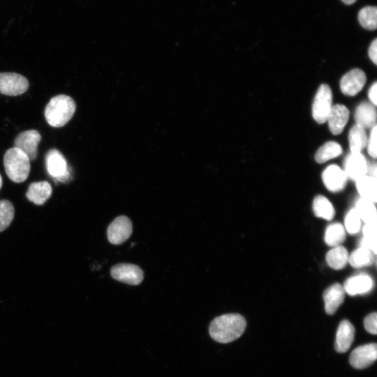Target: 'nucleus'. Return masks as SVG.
I'll return each instance as SVG.
<instances>
[{"label": "nucleus", "mask_w": 377, "mask_h": 377, "mask_svg": "<svg viewBox=\"0 0 377 377\" xmlns=\"http://www.w3.org/2000/svg\"><path fill=\"white\" fill-rule=\"evenodd\" d=\"M364 325L365 330L372 334H376L377 332V314L373 312L365 317L364 320Z\"/></svg>", "instance_id": "obj_32"}, {"label": "nucleus", "mask_w": 377, "mask_h": 377, "mask_svg": "<svg viewBox=\"0 0 377 377\" xmlns=\"http://www.w3.org/2000/svg\"><path fill=\"white\" fill-rule=\"evenodd\" d=\"M312 208L315 216L325 220H332L335 214L332 204L323 195H319L314 198Z\"/></svg>", "instance_id": "obj_23"}, {"label": "nucleus", "mask_w": 377, "mask_h": 377, "mask_svg": "<svg viewBox=\"0 0 377 377\" xmlns=\"http://www.w3.org/2000/svg\"><path fill=\"white\" fill-rule=\"evenodd\" d=\"M355 337V327L348 320H343L338 327L336 339L335 350L338 353H345L350 347Z\"/></svg>", "instance_id": "obj_17"}, {"label": "nucleus", "mask_w": 377, "mask_h": 377, "mask_svg": "<svg viewBox=\"0 0 377 377\" xmlns=\"http://www.w3.org/2000/svg\"><path fill=\"white\" fill-rule=\"evenodd\" d=\"M367 140L365 129L355 124L348 134L350 153H361V151L367 147Z\"/></svg>", "instance_id": "obj_21"}, {"label": "nucleus", "mask_w": 377, "mask_h": 377, "mask_svg": "<svg viewBox=\"0 0 377 377\" xmlns=\"http://www.w3.org/2000/svg\"><path fill=\"white\" fill-rule=\"evenodd\" d=\"M7 176L15 183L24 182L30 172V161L21 149L14 147L8 149L3 156Z\"/></svg>", "instance_id": "obj_3"}, {"label": "nucleus", "mask_w": 377, "mask_h": 377, "mask_svg": "<svg viewBox=\"0 0 377 377\" xmlns=\"http://www.w3.org/2000/svg\"><path fill=\"white\" fill-rule=\"evenodd\" d=\"M367 175L369 176L373 177L374 178H376L377 168H376V163L375 162L368 163Z\"/></svg>", "instance_id": "obj_36"}, {"label": "nucleus", "mask_w": 377, "mask_h": 377, "mask_svg": "<svg viewBox=\"0 0 377 377\" xmlns=\"http://www.w3.org/2000/svg\"><path fill=\"white\" fill-rule=\"evenodd\" d=\"M132 230V223L128 217L126 216H117L108 228V241L112 244H121L131 237Z\"/></svg>", "instance_id": "obj_8"}, {"label": "nucleus", "mask_w": 377, "mask_h": 377, "mask_svg": "<svg viewBox=\"0 0 377 377\" xmlns=\"http://www.w3.org/2000/svg\"><path fill=\"white\" fill-rule=\"evenodd\" d=\"M2 184H3L2 177H1V176L0 175V189H1V186H2Z\"/></svg>", "instance_id": "obj_38"}, {"label": "nucleus", "mask_w": 377, "mask_h": 377, "mask_svg": "<svg viewBox=\"0 0 377 377\" xmlns=\"http://www.w3.org/2000/svg\"><path fill=\"white\" fill-rule=\"evenodd\" d=\"M345 290L340 283H336L328 287L323 293L325 312L334 314L344 301Z\"/></svg>", "instance_id": "obj_14"}, {"label": "nucleus", "mask_w": 377, "mask_h": 377, "mask_svg": "<svg viewBox=\"0 0 377 377\" xmlns=\"http://www.w3.org/2000/svg\"><path fill=\"white\" fill-rule=\"evenodd\" d=\"M357 19L360 24L365 29L374 31L377 27V8L367 6L358 13Z\"/></svg>", "instance_id": "obj_28"}, {"label": "nucleus", "mask_w": 377, "mask_h": 377, "mask_svg": "<svg viewBox=\"0 0 377 377\" xmlns=\"http://www.w3.org/2000/svg\"><path fill=\"white\" fill-rule=\"evenodd\" d=\"M246 321L239 313H226L216 317L210 323L209 332L217 342L227 343L239 338L244 332Z\"/></svg>", "instance_id": "obj_1"}, {"label": "nucleus", "mask_w": 377, "mask_h": 377, "mask_svg": "<svg viewBox=\"0 0 377 377\" xmlns=\"http://www.w3.org/2000/svg\"><path fill=\"white\" fill-rule=\"evenodd\" d=\"M376 138H377V126L375 125L371 128L369 138L367 140V151L369 156H371L374 159L376 158L377 156V151H376Z\"/></svg>", "instance_id": "obj_31"}, {"label": "nucleus", "mask_w": 377, "mask_h": 377, "mask_svg": "<svg viewBox=\"0 0 377 377\" xmlns=\"http://www.w3.org/2000/svg\"><path fill=\"white\" fill-rule=\"evenodd\" d=\"M355 209L361 221H364L365 223L376 221L377 213L374 202L360 198L356 202Z\"/></svg>", "instance_id": "obj_25"}, {"label": "nucleus", "mask_w": 377, "mask_h": 377, "mask_svg": "<svg viewBox=\"0 0 377 377\" xmlns=\"http://www.w3.org/2000/svg\"><path fill=\"white\" fill-rule=\"evenodd\" d=\"M361 227V219L355 208L350 209L345 217V228L350 235L357 233Z\"/></svg>", "instance_id": "obj_30"}, {"label": "nucleus", "mask_w": 377, "mask_h": 377, "mask_svg": "<svg viewBox=\"0 0 377 377\" xmlns=\"http://www.w3.org/2000/svg\"><path fill=\"white\" fill-rule=\"evenodd\" d=\"M29 88V81L15 73H0V93L6 96H18Z\"/></svg>", "instance_id": "obj_6"}, {"label": "nucleus", "mask_w": 377, "mask_h": 377, "mask_svg": "<svg viewBox=\"0 0 377 377\" xmlns=\"http://www.w3.org/2000/svg\"><path fill=\"white\" fill-rule=\"evenodd\" d=\"M368 163L361 153H350L344 161V172L350 179L356 181L367 173Z\"/></svg>", "instance_id": "obj_12"}, {"label": "nucleus", "mask_w": 377, "mask_h": 377, "mask_svg": "<svg viewBox=\"0 0 377 377\" xmlns=\"http://www.w3.org/2000/svg\"><path fill=\"white\" fill-rule=\"evenodd\" d=\"M75 109V102L71 96L60 94L50 100L45 106L44 114L50 126L59 128L72 118Z\"/></svg>", "instance_id": "obj_2"}, {"label": "nucleus", "mask_w": 377, "mask_h": 377, "mask_svg": "<svg viewBox=\"0 0 377 377\" xmlns=\"http://www.w3.org/2000/svg\"><path fill=\"white\" fill-rule=\"evenodd\" d=\"M354 118L355 124L364 129L372 128L376 125V106L368 101L360 103L355 109Z\"/></svg>", "instance_id": "obj_18"}, {"label": "nucleus", "mask_w": 377, "mask_h": 377, "mask_svg": "<svg viewBox=\"0 0 377 377\" xmlns=\"http://www.w3.org/2000/svg\"><path fill=\"white\" fill-rule=\"evenodd\" d=\"M346 5H351L356 2L357 0H341Z\"/></svg>", "instance_id": "obj_37"}, {"label": "nucleus", "mask_w": 377, "mask_h": 377, "mask_svg": "<svg viewBox=\"0 0 377 377\" xmlns=\"http://www.w3.org/2000/svg\"><path fill=\"white\" fill-rule=\"evenodd\" d=\"M376 92H377V83L376 82H374L369 89L368 96H369L370 102L375 106L377 105Z\"/></svg>", "instance_id": "obj_35"}, {"label": "nucleus", "mask_w": 377, "mask_h": 377, "mask_svg": "<svg viewBox=\"0 0 377 377\" xmlns=\"http://www.w3.org/2000/svg\"><path fill=\"white\" fill-rule=\"evenodd\" d=\"M15 209L12 202L8 200H0V232L6 230L14 218Z\"/></svg>", "instance_id": "obj_29"}, {"label": "nucleus", "mask_w": 377, "mask_h": 377, "mask_svg": "<svg viewBox=\"0 0 377 377\" xmlns=\"http://www.w3.org/2000/svg\"><path fill=\"white\" fill-rule=\"evenodd\" d=\"M364 237L376 239L377 237V225L376 221L366 223L363 228Z\"/></svg>", "instance_id": "obj_33"}, {"label": "nucleus", "mask_w": 377, "mask_h": 377, "mask_svg": "<svg viewBox=\"0 0 377 377\" xmlns=\"http://www.w3.org/2000/svg\"><path fill=\"white\" fill-rule=\"evenodd\" d=\"M346 239L344 227L339 223L330 224L325 230L324 239L330 246H339Z\"/></svg>", "instance_id": "obj_26"}, {"label": "nucleus", "mask_w": 377, "mask_h": 377, "mask_svg": "<svg viewBox=\"0 0 377 377\" xmlns=\"http://www.w3.org/2000/svg\"><path fill=\"white\" fill-rule=\"evenodd\" d=\"M349 254L346 249L342 246H335L326 254L328 265L334 269H341L348 263Z\"/></svg>", "instance_id": "obj_22"}, {"label": "nucleus", "mask_w": 377, "mask_h": 377, "mask_svg": "<svg viewBox=\"0 0 377 377\" xmlns=\"http://www.w3.org/2000/svg\"><path fill=\"white\" fill-rule=\"evenodd\" d=\"M110 274L114 279L131 286L139 285L144 279L142 269L138 265L130 263H119L114 265L110 269Z\"/></svg>", "instance_id": "obj_7"}, {"label": "nucleus", "mask_w": 377, "mask_h": 377, "mask_svg": "<svg viewBox=\"0 0 377 377\" xmlns=\"http://www.w3.org/2000/svg\"><path fill=\"white\" fill-rule=\"evenodd\" d=\"M376 358L377 346L372 343L355 348L350 353L349 361L355 369H362L371 365Z\"/></svg>", "instance_id": "obj_9"}, {"label": "nucleus", "mask_w": 377, "mask_h": 377, "mask_svg": "<svg viewBox=\"0 0 377 377\" xmlns=\"http://www.w3.org/2000/svg\"><path fill=\"white\" fill-rule=\"evenodd\" d=\"M374 286V281L367 274H361L348 278L343 284L345 292L351 296L369 292Z\"/></svg>", "instance_id": "obj_16"}, {"label": "nucleus", "mask_w": 377, "mask_h": 377, "mask_svg": "<svg viewBox=\"0 0 377 377\" xmlns=\"http://www.w3.org/2000/svg\"><path fill=\"white\" fill-rule=\"evenodd\" d=\"M332 107V93L330 87L321 84L317 90L312 105V116L318 124L327 121V117Z\"/></svg>", "instance_id": "obj_4"}, {"label": "nucleus", "mask_w": 377, "mask_h": 377, "mask_svg": "<svg viewBox=\"0 0 377 377\" xmlns=\"http://www.w3.org/2000/svg\"><path fill=\"white\" fill-rule=\"evenodd\" d=\"M370 59L374 64H377V39L375 38L370 44L368 50Z\"/></svg>", "instance_id": "obj_34"}, {"label": "nucleus", "mask_w": 377, "mask_h": 377, "mask_svg": "<svg viewBox=\"0 0 377 377\" xmlns=\"http://www.w3.org/2000/svg\"><path fill=\"white\" fill-rule=\"evenodd\" d=\"M40 140L41 135L36 130H27L16 136L14 145L24 151L29 161H34L37 157L38 145Z\"/></svg>", "instance_id": "obj_10"}, {"label": "nucleus", "mask_w": 377, "mask_h": 377, "mask_svg": "<svg viewBox=\"0 0 377 377\" xmlns=\"http://www.w3.org/2000/svg\"><path fill=\"white\" fill-rule=\"evenodd\" d=\"M342 153L341 145L334 141L325 142L315 154V160L318 163H323L327 161L334 158Z\"/></svg>", "instance_id": "obj_24"}, {"label": "nucleus", "mask_w": 377, "mask_h": 377, "mask_svg": "<svg viewBox=\"0 0 377 377\" xmlns=\"http://www.w3.org/2000/svg\"><path fill=\"white\" fill-rule=\"evenodd\" d=\"M52 188L47 181L31 183L26 193L28 200L37 205H42L51 196Z\"/></svg>", "instance_id": "obj_19"}, {"label": "nucleus", "mask_w": 377, "mask_h": 377, "mask_svg": "<svg viewBox=\"0 0 377 377\" xmlns=\"http://www.w3.org/2000/svg\"><path fill=\"white\" fill-rule=\"evenodd\" d=\"M355 182L360 198L375 203L377 198L376 178L366 175L357 179Z\"/></svg>", "instance_id": "obj_20"}, {"label": "nucleus", "mask_w": 377, "mask_h": 377, "mask_svg": "<svg viewBox=\"0 0 377 377\" xmlns=\"http://www.w3.org/2000/svg\"><path fill=\"white\" fill-rule=\"evenodd\" d=\"M45 165L48 174L60 182L70 177L69 168L64 155L57 149H50L45 156Z\"/></svg>", "instance_id": "obj_5"}, {"label": "nucleus", "mask_w": 377, "mask_h": 377, "mask_svg": "<svg viewBox=\"0 0 377 377\" xmlns=\"http://www.w3.org/2000/svg\"><path fill=\"white\" fill-rule=\"evenodd\" d=\"M374 261L373 252L367 249L360 247L349 256L348 262L355 268L369 266Z\"/></svg>", "instance_id": "obj_27"}, {"label": "nucleus", "mask_w": 377, "mask_h": 377, "mask_svg": "<svg viewBox=\"0 0 377 377\" xmlns=\"http://www.w3.org/2000/svg\"><path fill=\"white\" fill-rule=\"evenodd\" d=\"M367 77L363 71L354 68L346 73L340 80L341 92L349 96H355L363 88Z\"/></svg>", "instance_id": "obj_11"}, {"label": "nucleus", "mask_w": 377, "mask_h": 377, "mask_svg": "<svg viewBox=\"0 0 377 377\" xmlns=\"http://www.w3.org/2000/svg\"><path fill=\"white\" fill-rule=\"evenodd\" d=\"M348 118L349 111L345 105L341 104L333 105L327 119L330 132L334 135L340 134Z\"/></svg>", "instance_id": "obj_15"}, {"label": "nucleus", "mask_w": 377, "mask_h": 377, "mask_svg": "<svg viewBox=\"0 0 377 377\" xmlns=\"http://www.w3.org/2000/svg\"><path fill=\"white\" fill-rule=\"evenodd\" d=\"M347 178L344 170L336 165H329L322 173V179L325 187L332 192L343 190Z\"/></svg>", "instance_id": "obj_13"}]
</instances>
